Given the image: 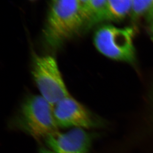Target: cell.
Listing matches in <instances>:
<instances>
[{
    "mask_svg": "<svg viewBox=\"0 0 153 153\" xmlns=\"http://www.w3.org/2000/svg\"><path fill=\"white\" fill-rule=\"evenodd\" d=\"M84 27L81 0H54L43 30L45 43L56 49Z\"/></svg>",
    "mask_w": 153,
    "mask_h": 153,
    "instance_id": "cell-1",
    "label": "cell"
},
{
    "mask_svg": "<svg viewBox=\"0 0 153 153\" xmlns=\"http://www.w3.org/2000/svg\"><path fill=\"white\" fill-rule=\"evenodd\" d=\"M17 120L20 128L36 140H45L59 131L53 107L40 95H31L25 100Z\"/></svg>",
    "mask_w": 153,
    "mask_h": 153,
    "instance_id": "cell-2",
    "label": "cell"
},
{
    "mask_svg": "<svg viewBox=\"0 0 153 153\" xmlns=\"http://www.w3.org/2000/svg\"><path fill=\"white\" fill-rule=\"evenodd\" d=\"M134 29L104 25L94 34V44L97 50L107 58L133 64L136 54L133 43Z\"/></svg>",
    "mask_w": 153,
    "mask_h": 153,
    "instance_id": "cell-3",
    "label": "cell"
},
{
    "mask_svg": "<svg viewBox=\"0 0 153 153\" xmlns=\"http://www.w3.org/2000/svg\"><path fill=\"white\" fill-rule=\"evenodd\" d=\"M31 73L40 96L52 107L71 96L53 56L35 55Z\"/></svg>",
    "mask_w": 153,
    "mask_h": 153,
    "instance_id": "cell-4",
    "label": "cell"
},
{
    "mask_svg": "<svg viewBox=\"0 0 153 153\" xmlns=\"http://www.w3.org/2000/svg\"><path fill=\"white\" fill-rule=\"evenodd\" d=\"M53 110L59 127L86 129L98 126V122L91 113L71 95L53 106Z\"/></svg>",
    "mask_w": 153,
    "mask_h": 153,
    "instance_id": "cell-5",
    "label": "cell"
},
{
    "mask_svg": "<svg viewBox=\"0 0 153 153\" xmlns=\"http://www.w3.org/2000/svg\"><path fill=\"white\" fill-rule=\"evenodd\" d=\"M44 140L49 149L56 153H89L92 143L91 135L80 128L57 132Z\"/></svg>",
    "mask_w": 153,
    "mask_h": 153,
    "instance_id": "cell-6",
    "label": "cell"
},
{
    "mask_svg": "<svg viewBox=\"0 0 153 153\" xmlns=\"http://www.w3.org/2000/svg\"><path fill=\"white\" fill-rule=\"evenodd\" d=\"M84 27L105 21L107 0H81Z\"/></svg>",
    "mask_w": 153,
    "mask_h": 153,
    "instance_id": "cell-7",
    "label": "cell"
},
{
    "mask_svg": "<svg viewBox=\"0 0 153 153\" xmlns=\"http://www.w3.org/2000/svg\"><path fill=\"white\" fill-rule=\"evenodd\" d=\"M132 0H107L105 21H120L129 15Z\"/></svg>",
    "mask_w": 153,
    "mask_h": 153,
    "instance_id": "cell-8",
    "label": "cell"
},
{
    "mask_svg": "<svg viewBox=\"0 0 153 153\" xmlns=\"http://www.w3.org/2000/svg\"><path fill=\"white\" fill-rule=\"evenodd\" d=\"M153 6V0H132L131 7L129 13L132 20H137L141 16L147 15Z\"/></svg>",
    "mask_w": 153,
    "mask_h": 153,
    "instance_id": "cell-9",
    "label": "cell"
},
{
    "mask_svg": "<svg viewBox=\"0 0 153 153\" xmlns=\"http://www.w3.org/2000/svg\"><path fill=\"white\" fill-rule=\"evenodd\" d=\"M147 21L149 25V29L153 35V6L147 15Z\"/></svg>",
    "mask_w": 153,
    "mask_h": 153,
    "instance_id": "cell-10",
    "label": "cell"
},
{
    "mask_svg": "<svg viewBox=\"0 0 153 153\" xmlns=\"http://www.w3.org/2000/svg\"><path fill=\"white\" fill-rule=\"evenodd\" d=\"M39 153H56L53 152V151L51 150L50 149H46V148H41L40 150Z\"/></svg>",
    "mask_w": 153,
    "mask_h": 153,
    "instance_id": "cell-11",
    "label": "cell"
}]
</instances>
